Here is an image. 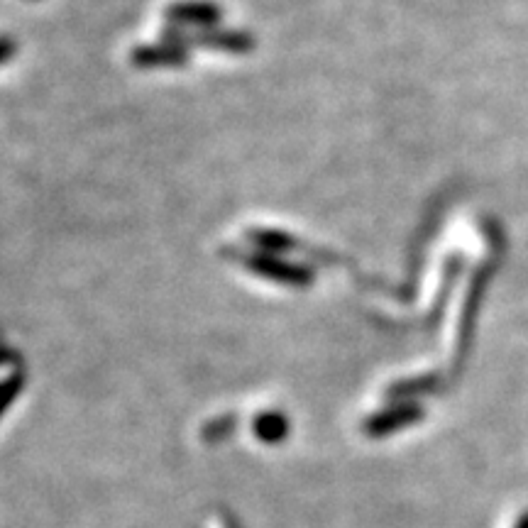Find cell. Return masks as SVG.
I'll return each mask as SVG.
<instances>
[{"label": "cell", "mask_w": 528, "mask_h": 528, "mask_svg": "<svg viewBox=\"0 0 528 528\" xmlns=\"http://www.w3.org/2000/svg\"><path fill=\"white\" fill-rule=\"evenodd\" d=\"M235 255L252 274L267 279V282L294 286V289H306V286L316 282V274L311 267L294 260H284L282 255H269V252H235Z\"/></svg>", "instance_id": "obj_1"}, {"label": "cell", "mask_w": 528, "mask_h": 528, "mask_svg": "<svg viewBox=\"0 0 528 528\" xmlns=\"http://www.w3.org/2000/svg\"><path fill=\"white\" fill-rule=\"evenodd\" d=\"M162 40L169 44H196V47H206V49H216V52H228V54H250L252 49L257 47V40L252 32L247 30H218V27H211V30H194L186 32L184 27H167L162 32Z\"/></svg>", "instance_id": "obj_2"}, {"label": "cell", "mask_w": 528, "mask_h": 528, "mask_svg": "<svg viewBox=\"0 0 528 528\" xmlns=\"http://www.w3.org/2000/svg\"><path fill=\"white\" fill-rule=\"evenodd\" d=\"M423 418H426V409L418 401H394L392 406H384L377 414L367 416L362 423V433L372 440L389 438L404 428L416 426Z\"/></svg>", "instance_id": "obj_3"}, {"label": "cell", "mask_w": 528, "mask_h": 528, "mask_svg": "<svg viewBox=\"0 0 528 528\" xmlns=\"http://www.w3.org/2000/svg\"><path fill=\"white\" fill-rule=\"evenodd\" d=\"M167 18L176 27H201V30H211L223 20V8L211 0H176L167 5L164 10Z\"/></svg>", "instance_id": "obj_4"}, {"label": "cell", "mask_w": 528, "mask_h": 528, "mask_svg": "<svg viewBox=\"0 0 528 528\" xmlns=\"http://www.w3.org/2000/svg\"><path fill=\"white\" fill-rule=\"evenodd\" d=\"M130 62L137 69H176V66L189 64V49L169 42L142 44L132 49Z\"/></svg>", "instance_id": "obj_5"}, {"label": "cell", "mask_w": 528, "mask_h": 528, "mask_svg": "<svg viewBox=\"0 0 528 528\" xmlns=\"http://www.w3.org/2000/svg\"><path fill=\"white\" fill-rule=\"evenodd\" d=\"M252 433L264 445H279L289 438L291 421L282 411H262L252 421Z\"/></svg>", "instance_id": "obj_6"}, {"label": "cell", "mask_w": 528, "mask_h": 528, "mask_svg": "<svg viewBox=\"0 0 528 528\" xmlns=\"http://www.w3.org/2000/svg\"><path fill=\"white\" fill-rule=\"evenodd\" d=\"M438 387H440V377H436V374L399 379V382H394L392 387L387 389V399L389 401H416V396L438 392Z\"/></svg>", "instance_id": "obj_7"}, {"label": "cell", "mask_w": 528, "mask_h": 528, "mask_svg": "<svg viewBox=\"0 0 528 528\" xmlns=\"http://www.w3.org/2000/svg\"><path fill=\"white\" fill-rule=\"evenodd\" d=\"M247 240H250L255 247H260V252H269V255H286V252L299 247V240H296L294 235L272 228L247 230Z\"/></svg>", "instance_id": "obj_8"}, {"label": "cell", "mask_w": 528, "mask_h": 528, "mask_svg": "<svg viewBox=\"0 0 528 528\" xmlns=\"http://www.w3.org/2000/svg\"><path fill=\"white\" fill-rule=\"evenodd\" d=\"M240 426V418L235 414H223V416H216L211 418V421L206 423V426L201 428V438L206 440V443H223V440H228L230 436L235 433V428Z\"/></svg>", "instance_id": "obj_9"}, {"label": "cell", "mask_w": 528, "mask_h": 528, "mask_svg": "<svg viewBox=\"0 0 528 528\" xmlns=\"http://www.w3.org/2000/svg\"><path fill=\"white\" fill-rule=\"evenodd\" d=\"M22 389H25V374L22 372L8 374L5 379H0V418L15 404V399L22 394Z\"/></svg>", "instance_id": "obj_10"}, {"label": "cell", "mask_w": 528, "mask_h": 528, "mask_svg": "<svg viewBox=\"0 0 528 528\" xmlns=\"http://www.w3.org/2000/svg\"><path fill=\"white\" fill-rule=\"evenodd\" d=\"M15 52H18V42L10 35H0V66L8 64L15 57Z\"/></svg>", "instance_id": "obj_11"}, {"label": "cell", "mask_w": 528, "mask_h": 528, "mask_svg": "<svg viewBox=\"0 0 528 528\" xmlns=\"http://www.w3.org/2000/svg\"><path fill=\"white\" fill-rule=\"evenodd\" d=\"M223 519H225V528H242V526L238 524V521L233 519V516H228V514H225Z\"/></svg>", "instance_id": "obj_12"}, {"label": "cell", "mask_w": 528, "mask_h": 528, "mask_svg": "<svg viewBox=\"0 0 528 528\" xmlns=\"http://www.w3.org/2000/svg\"><path fill=\"white\" fill-rule=\"evenodd\" d=\"M516 528H528V511H526L524 516H521V519H519V524H516Z\"/></svg>", "instance_id": "obj_13"}]
</instances>
